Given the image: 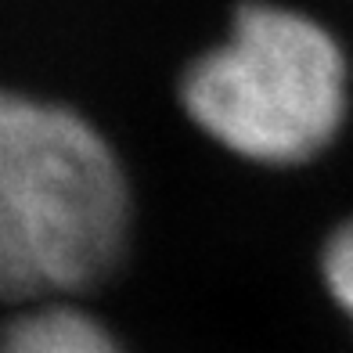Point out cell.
Wrapping results in <instances>:
<instances>
[{"mask_svg":"<svg viewBox=\"0 0 353 353\" xmlns=\"http://www.w3.org/2000/svg\"><path fill=\"white\" fill-rule=\"evenodd\" d=\"M181 108L213 144L256 166H303L350 116V61L314 14L249 0L181 76Z\"/></svg>","mask_w":353,"mask_h":353,"instance_id":"cell-2","label":"cell"},{"mask_svg":"<svg viewBox=\"0 0 353 353\" xmlns=\"http://www.w3.org/2000/svg\"><path fill=\"white\" fill-rule=\"evenodd\" d=\"M0 353H126L98 317L72 303L26 307L0 332Z\"/></svg>","mask_w":353,"mask_h":353,"instance_id":"cell-3","label":"cell"},{"mask_svg":"<svg viewBox=\"0 0 353 353\" xmlns=\"http://www.w3.org/2000/svg\"><path fill=\"white\" fill-rule=\"evenodd\" d=\"M321 281L332 303L353 321V216L343 220L321 249Z\"/></svg>","mask_w":353,"mask_h":353,"instance_id":"cell-4","label":"cell"},{"mask_svg":"<svg viewBox=\"0 0 353 353\" xmlns=\"http://www.w3.org/2000/svg\"><path fill=\"white\" fill-rule=\"evenodd\" d=\"M134 191L83 112L0 87V299L69 303L123 263Z\"/></svg>","mask_w":353,"mask_h":353,"instance_id":"cell-1","label":"cell"}]
</instances>
